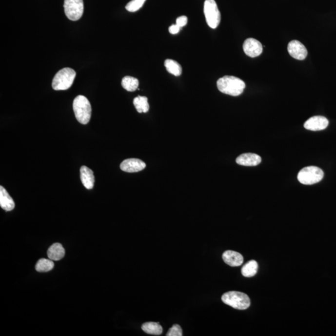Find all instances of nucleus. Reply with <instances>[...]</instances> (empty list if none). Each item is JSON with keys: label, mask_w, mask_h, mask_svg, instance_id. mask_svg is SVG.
Listing matches in <instances>:
<instances>
[{"label": "nucleus", "mask_w": 336, "mask_h": 336, "mask_svg": "<svg viewBox=\"0 0 336 336\" xmlns=\"http://www.w3.org/2000/svg\"><path fill=\"white\" fill-rule=\"evenodd\" d=\"M218 89L223 94L237 97L243 93L245 83L240 79L234 76H225L217 80Z\"/></svg>", "instance_id": "1"}, {"label": "nucleus", "mask_w": 336, "mask_h": 336, "mask_svg": "<svg viewBox=\"0 0 336 336\" xmlns=\"http://www.w3.org/2000/svg\"><path fill=\"white\" fill-rule=\"evenodd\" d=\"M73 110L79 122L86 125L91 118L92 107L89 100L83 96H78L74 99Z\"/></svg>", "instance_id": "2"}, {"label": "nucleus", "mask_w": 336, "mask_h": 336, "mask_svg": "<svg viewBox=\"0 0 336 336\" xmlns=\"http://www.w3.org/2000/svg\"><path fill=\"white\" fill-rule=\"evenodd\" d=\"M76 76V73L74 69L65 67L56 74L52 82V87L55 91L69 89L73 85Z\"/></svg>", "instance_id": "3"}, {"label": "nucleus", "mask_w": 336, "mask_h": 336, "mask_svg": "<svg viewBox=\"0 0 336 336\" xmlns=\"http://www.w3.org/2000/svg\"><path fill=\"white\" fill-rule=\"evenodd\" d=\"M222 301L225 304L237 310H244L250 306L249 297L245 293L238 292H229L224 293Z\"/></svg>", "instance_id": "4"}, {"label": "nucleus", "mask_w": 336, "mask_h": 336, "mask_svg": "<svg viewBox=\"0 0 336 336\" xmlns=\"http://www.w3.org/2000/svg\"><path fill=\"white\" fill-rule=\"evenodd\" d=\"M324 178V172L316 166H308L302 169L297 175L300 183L312 185L321 181Z\"/></svg>", "instance_id": "5"}, {"label": "nucleus", "mask_w": 336, "mask_h": 336, "mask_svg": "<svg viewBox=\"0 0 336 336\" xmlns=\"http://www.w3.org/2000/svg\"><path fill=\"white\" fill-rule=\"evenodd\" d=\"M204 13L207 23L210 28H217L220 24L221 15L215 0H206L205 1Z\"/></svg>", "instance_id": "6"}, {"label": "nucleus", "mask_w": 336, "mask_h": 336, "mask_svg": "<svg viewBox=\"0 0 336 336\" xmlns=\"http://www.w3.org/2000/svg\"><path fill=\"white\" fill-rule=\"evenodd\" d=\"M65 14L71 21H78L82 17L83 0H64Z\"/></svg>", "instance_id": "7"}, {"label": "nucleus", "mask_w": 336, "mask_h": 336, "mask_svg": "<svg viewBox=\"0 0 336 336\" xmlns=\"http://www.w3.org/2000/svg\"><path fill=\"white\" fill-rule=\"evenodd\" d=\"M243 51L250 58H256L262 53L263 46L260 41L254 38L246 40L243 44Z\"/></svg>", "instance_id": "8"}, {"label": "nucleus", "mask_w": 336, "mask_h": 336, "mask_svg": "<svg viewBox=\"0 0 336 336\" xmlns=\"http://www.w3.org/2000/svg\"><path fill=\"white\" fill-rule=\"evenodd\" d=\"M288 51L292 58L297 60L305 59L308 55L306 47L298 40H293L288 45Z\"/></svg>", "instance_id": "9"}, {"label": "nucleus", "mask_w": 336, "mask_h": 336, "mask_svg": "<svg viewBox=\"0 0 336 336\" xmlns=\"http://www.w3.org/2000/svg\"><path fill=\"white\" fill-rule=\"evenodd\" d=\"M329 125L328 119L322 116H315L304 123V127L308 130L321 131L326 129Z\"/></svg>", "instance_id": "10"}, {"label": "nucleus", "mask_w": 336, "mask_h": 336, "mask_svg": "<svg viewBox=\"0 0 336 336\" xmlns=\"http://www.w3.org/2000/svg\"><path fill=\"white\" fill-rule=\"evenodd\" d=\"M146 164L141 160L136 158H130L124 160L120 164L121 170L127 173H137L143 170Z\"/></svg>", "instance_id": "11"}, {"label": "nucleus", "mask_w": 336, "mask_h": 336, "mask_svg": "<svg viewBox=\"0 0 336 336\" xmlns=\"http://www.w3.org/2000/svg\"><path fill=\"white\" fill-rule=\"evenodd\" d=\"M260 156L255 153H244L236 159V163L244 166H256L261 163Z\"/></svg>", "instance_id": "12"}, {"label": "nucleus", "mask_w": 336, "mask_h": 336, "mask_svg": "<svg viewBox=\"0 0 336 336\" xmlns=\"http://www.w3.org/2000/svg\"><path fill=\"white\" fill-rule=\"evenodd\" d=\"M224 262L231 267H238L243 262V257L240 254L232 250H227L222 255Z\"/></svg>", "instance_id": "13"}, {"label": "nucleus", "mask_w": 336, "mask_h": 336, "mask_svg": "<svg viewBox=\"0 0 336 336\" xmlns=\"http://www.w3.org/2000/svg\"><path fill=\"white\" fill-rule=\"evenodd\" d=\"M80 179L85 188L92 189L94 188L95 177L93 171L91 169L85 166L81 167Z\"/></svg>", "instance_id": "14"}, {"label": "nucleus", "mask_w": 336, "mask_h": 336, "mask_svg": "<svg viewBox=\"0 0 336 336\" xmlns=\"http://www.w3.org/2000/svg\"><path fill=\"white\" fill-rule=\"evenodd\" d=\"M0 206L6 211H11L14 209V200L9 195L3 186H0Z\"/></svg>", "instance_id": "15"}, {"label": "nucleus", "mask_w": 336, "mask_h": 336, "mask_svg": "<svg viewBox=\"0 0 336 336\" xmlns=\"http://www.w3.org/2000/svg\"><path fill=\"white\" fill-rule=\"evenodd\" d=\"M65 256V250L59 243H54L47 250V256L52 260H61Z\"/></svg>", "instance_id": "16"}, {"label": "nucleus", "mask_w": 336, "mask_h": 336, "mask_svg": "<svg viewBox=\"0 0 336 336\" xmlns=\"http://www.w3.org/2000/svg\"><path fill=\"white\" fill-rule=\"evenodd\" d=\"M144 332L149 335L159 336L163 333V328L159 323L155 322H148L144 323L141 326Z\"/></svg>", "instance_id": "17"}, {"label": "nucleus", "mask_w": 336, "mask_h": 336, "mask_svg": "<svg viewBox=\"0 0 336 336\" xmlns=\"http://www.w3.org/2000/svg\"><path fill=\"white\" fill-rule=\"evenodd\" d=\"M258 265L256 260H250L245 264L242 268V274L243 277L250 278L255 276L258 271Z\"/></svg>", "instance_id": "18"}, {"label": "nucleus", "mask_w": 336, "mask_h": 336, "mask_svg": "<svg viewBox=\"0 0 336 336\" xmlns=\"http://www.w3.org/2000/svg\"><path fill=\"white\" fill-rule=\"evenodd\" d=\"M134 104L135 109L138 113H146L149 111L150 109V105H149L148 99L146 97L138 96L134 99Z\"/></svg>", "instance_id": "19"}, {"label": "nucleus", "mask_w": 336, "mask_h": 336, "mask_svg": "<svg viewBox=\"0 0 336 336\" xmlns=\"http://www.w3.org/2000/svg\"><path fill=\"white\" fill-rule=\"evenodd\" d=\"M167 71L175 76H180L182 74V67L181 65L175 60L172 59H166L164 61Z\"/></svg>", "instance_id": "20"}, {"label": "nucleus", "mask_w": 336, "mask_h": 336, "mask_svg": "<svg viewBox=\"0 0 336 336\" xmlns=\"http://www.w3.org/2000/svg\"><path fill=\"white\" fill-rule=\"evenodd\" d=\"M121 85L126 91L134 92L138 87L139 81L137 79L131 76H126L121 81Z\"/></svg>", "instance_id": "21"}, {"label": "nucleus", "mask_w": 336, "mask_h": 336, "mask_svg": "<svg viewBox=\"0 0 336 336\" xmlns=\"http://www.w3.org/2000/svg\"><path fill=\"white\" fill-rule=\"evenodd\" d=\"M55 263L53 260L49 259L41 258L38 261L36 265V270L38 272H47L53 269Z\"/></svg>", "instance_id": "22"}, {"label": "nucleus", "mask_w": 336, "mask_h": 336, "mask_svg": "<svg viewBox=\"0 0 336 336\" xmlns=\"http://www.w3.org/2000/svg\"><path fill=\"white\" fill-rule=\"evenodd\" d=\"M146 0H132L126 6V10L129 12H135L140 9Z\"/></svg>", "instance_id": "23"}, {"label": "nucleus", "mask_w": 336, "mask_h": 336, "mask_svg": "<svg viewBox=\"0 0 336 336\" xmlns=\"http://www.w3.org/2000/svg\"><path fill=\"white\" fill-rule=\"evenodd\" d=\"M182 330L181 327L178 324H175L169 329L168 333L166 334L167 336H182Z\"/></svg>", "instance_id": "24"}, {"label": "nucleus", "mask_w": 336, "mask_h": 336, "mask_svg": "<svg viewBox=\"0 0 336 336\" xmlns=\"http://www.w3.org/2000/svg\"><path fill=\"white\" fill-rule=\"evenodd\" d=\"M188 19L186 16H181V17H178L177 19V24L180 28H182L188 24Z\"/></svg>", "instance_id": "25"}, {"label": "nucleus", "mask_w": 336, "mask_h": 336, "mask_svg": "<svg viewBox=\"0 0 336 336\" xmlns=\"http://www.w3.org/2000/svg\"><path fill=\"white\" fill-rule=\"evenodd\" d=\"M180 29H181V28L178 26L177 24H173L172 26L169 28V32L172 34V35H177V34L179 32Z\"/></svg>", "instance_id": "26"}]
</instances>
